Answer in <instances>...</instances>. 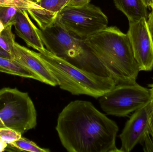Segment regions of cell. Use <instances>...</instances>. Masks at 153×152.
Here are the masks:
<instances>
[{
  "instance_id": "484cf974",
  "label": "cell",
  "mask_w": 153,
  "mask_h": 152,
  "mask_svg": "<svg viewBox=\"0 0 153 152\" xmlns=\"http://www.w3.org/2000/svg\"><path fill=\"white\" fill-rule=\"evenodd\" d=\"M8 146V144L0 139V152L4 151Z\"/></svg>"
},
{
  "instance_id": "f1b7e54d",
  "label": "cell",
  "mask_w": 153,
  "mask_h": 152,
  "mask_svg": "<svg viewBox=\"0 0 153 152\" xmlns=\"http://www.w3.org/2000/svg\"><path fill=\"white\" fill-rule=\"evenodd\" d=\"M30 1H32L35 2H36L38 0H30Z\"/></svg>"
},
{
  "instance_id": "9a60e30c",
  "label": "cell",
  "mask_w": 153,
  "mask_h": 152,
  "mask_svg": "<svg viewBox=\"0 0 153 152\" xmlns=\"http://www.w3.org/2000/svg\"><path fill=\"white\" fill-rule=\"evenodd\" d=\"M6 149L12 151L50 152L49 149L40 148L34 142L22 137L15 142L8 144Z\"/></svg>"
},
{
  "instance_id": "4fadbf2b",
  "label": "cell",
  "mask_w": 153,
  "mask_h": 152,
  "mask_svg": "<svg viewBox=\"0 0 153 152\" xmlns=\"http://www.w3.org/2000/svg\"><path fill=\"white\" fill-rule=\"evenodd\" d=\"M113 1L117 9L126 16L129 22L148 19V8L143 0H113Z\"/></svg>"
},
{
  "instance_id": "2e32d148",
  "label": "cell",
  "mask_w": 153,
  "mask_h": 152,
  "mask_svg": "<svg viewBox=\"0 0 153 152\" xmlns=\"http://www.w3.org/2000/svg\"><path fill=\"white\" fill-rule=\"evenodd\" d=\"M13 25L10 24L5 27L0 34V47L7 52L11 54L15 43V36L12 30Z\"/></svg>"
},
{
  "instance_id": "9c48e42d",
  "label": "cell",
  "mask_w": 153,
  "mask_h": 152,
  "mask_svg": "<svg viewBox=\"0 0 153 152\" xmlns=\"http://www.w3.org/2000/svg\"><path fill=\"white\" fill-rule=\"evenodd\" d=\"M153 111L149 104L133 113L119 136L121 143L120 152H130L142 142L149 133L150 117Z\"/></svg>"
},
{
  "instance_id": "ba28073f",
  "label": "cell",
  "mask_w": 153,
  "mask_h": 152,
  "mask_svg": "<svg viewBox=\"0 0 153 152\" xmlns=\"http://www.w3.org/2000/svg\"><path fill=\"white\" fill-rule=\"evenodd\" d=\"M127 34L140 71L152 70L153 42L147 27V20L142 18L129 22Z\"/></svg>"
},
{
  "instance_id": "6da1fadb",
  "label": "cell",
  "mask_w": 153,
  "mask_h": 152,
  "mask_svg": "<svg viewBox=\"0 0 153 152\" xmlns=\"http://www.w3.org/2000/svg\"><path fill=\"white\" fill-rule=\"evenodd\" d=\"M69 152H120L116 146L117 125L91 102L76 100L60 112L56 127Z\"/></svg>"
},
{
  "instance_id": "5bb4252c",
  "label": "cell",
  "mask_w": 153,
  "mask_h": 152,
  "mask_svg": "<svg viewBox=\"0 0 153 152\" xmlns=\"http://www.w3.org/2000/svg\"><path fill=\"white\" fill-rule=\"evenodd\" d=\"M0 72L40 81L38 77L25 66L14 60L1 56H0Z\"/></svg>"
},
{
  "instance_id": "7c38bea8",
  "label": "cell",
  "mask_w": 153,
  "mask_h": 152,
  "mask_svg": "<svg viewBox=\"0 0 153 152\" xmlns=\"http://www.w3.org/2000/svg\"><path fill=\"white\" fill-rule=\"evenodd\" d=\"M70 0H38V9L28 10V13L36 22L40 29H44L54 21L61 11L67 6Z\"/></svg>"
},
{
  "instance_id": "4316f807",
  "label": "cell",
  "mask_w": 153,
  "mask_h": 152,
  "mask_svg": "<svg viewBox=\"0 0 153 152\" xmlns=\"http://www.w3.org/2000/svg\"><path fill=\"white\" fill-rule=\"evenodd\" d=\"M147 8H151L153 9V0H143Z\"/></svg>"
},
{
  "instance_id": "e0dca14e",
  "label": "cell",
  "mask_w": 153,
  "mask_h": 152,
  "mask_svg": "<svg viewBox=\"0 0 153 152\" xmlns=\"http://www.w3.org/2000/svg\"><path fill=\"white\" fill-rule=\"evenodd\" d=\"M0 6H13L18 9L27 10L38 9L39 5L30 0H0Z\"/></svg>"
},
{
  "instance_id": "cb8c5ba5",
  "label": "cell",
  "mask_w": 153,
  "mask_h": 152,
  "mask_svg": "<svg viewBox=\"0 0 153 152\" xmlns=\"http://www.w3.org/2000/svg\"><path fill=\"white\" fill-rule=\"evenodd\" d=\"M148 86L150 88L149 89L150 91V96H151L150 105L152 108H153V84L148 85Z\"/></svg>"
},
{
  "instance_id": "8fae6325",
  "label": "cell",
  "mask_w": 153,
  "mask_h": 152,
  "mask_svg": "<svg viewBox=\"0 0 153 152\" xmlns=\"http://www.w3.org/2000/svg\"><path fill=\"white\" fill-rule=\"evenodd\" d=\"M16 34L29 47L41 52L45 50L39 31L31 21L27 10L18 9L14 18Z\"/></svg>"
},
{
  "instance_id": "8992f818",
  "label": "cell",
  "mask_w": 153,
  "mask_h": 152,
  "mask_svg": "<svg viewBox=\"0 0 153 152\" xmlns=\"http://www.w3.org/2000/svg\"><path fill=\"white\" fill-rule=\"evenodd\" d=\"M107 115L124 117L150 104V91L137 83L117 84L99 98Z\"/></svg>"
},
{
  "instance_id": "d4e9b609",
  "label": "cell",
  "mask_w": 153,
  "mask_h": 152,
  "mask_svg": "<svg viewBox=\"0 0 153 152\" xmlns=\"http://www.w3.org/2000/svg\"><path fill=\"white\" fill-rule=\"evenodd\" d=\"M0 56L11 59L10 54L6 51H4L1 47H0Z\"/></svg>"
},
{
  "instance_id": "3957f363",
  "label": "cell",
  "mask_w": 153,
  "mask_h": 152,
  "mask_svg": "<svg viewBox=\"0 0 153 152\" xmlns=\"http://www.w3.org/2000/svg\"><path fill=\"white\" fill-rule=\"evenodd\" d=\"M46 49L76 68L103 77H111L108 70L85 43L69 33L59 15L53 22L39 31Z\"/></svg>"
},
{
  "instance_id": "44dd1931",
  "label": "cell",
  "mask_w": 153,
  "mask_h": 152,
  "mask_svg": "<svg viewBox=\"0 0 153 152\" xmlns=\"http://www.w3.org/2000/svg\"><path fill=\"white\" fill-rule=\"evenodd\" d=\"M91 0H70L67 6L80 7L90 3Z\"/></svg>"
},
{
  "instance_id": "ac0fdd59",
  "label": "cell",
  "mask_w": 153,
  "mask_h": 152,
  "mask_svg": "<svg viewBox=\"0 0 153 152\" xmlns=\"http://www.w3.org/2000/svg\"><path fill=\"white\" fill-rule=\"evenodd\" d=\"M18 9L13 6H0V21L4 26L14 24V18Z\"/></svg>"
},
{
  "instance_id": "7402d4cb",
  "label": "cell",
  "mask_w": 153,
  "mask_h": 152,
  "mask_svg": "<svg viewBox=\"0 0 153 152\" xmlns=\"http://www.w3.org/2000/svg\"><path fill=\"white\" fill-rule=\"evenodd\" d=\"M147 25L153 42V9H152V12L148 15Z\"/></svg>"
},
{
  "instance_id": "5b68a950",
  "label": "cell",
  "mask_w": 153,
  "mask_h": 152,
  "mask_svg": "<svg viewBox=\"0 0 153 152\" xmlns=\"http://www.w3.org/2000/svg\"><path fill=\"white\" fill-rule=\"evenodd\" d=\"M36 125V108L27 93L16 88L0 90V128H9L22 134Z\"/></svg>"
},
{
  "instance_id": "d6986e66",
  "label": "cell",
  "mask_w": 153,
  "mask_h": 152,
  "mask_svg": "<svg viewBox=\"0 0 153 152\" xmlns=\"http://www.w3.org/2000/svg\"><path fill=\"white\" fill-rule=\"evenodd\" d=\"M22 134L9 128H0V139L9 144L18 140Z\"/></svg>"
},
{
  "instance_id": "7a4b0ae2",
  "label": "cell",
  "mask_w": 153,
  "mask_h": 152,
  "mask_svg": "<svg viewBox=\"0 0 153 152\" xmlns=\"http://www.w3.org/2000/svg\"><path fill=\"white\" fill-rule=\"evenodd\" d=\"M85 41L117 84L137 83L140 71L127 34L108 26Z\"/></svg>"
},
{
  "instance_id": "83f0119b",
  "label": "cell",
  "mask_w": 153,
  "mask_h": 152,
  "mask_svg": "<svg viewBox=\"0 0 153 152\" xmlns=\"http://www.w3.org/2000/svg\"><path fill=\"white\" fill-rule=\"evenodd\" d=\"M4 28H5V26H4V25L3 24L2 22L0 21V34L4 29Z\"/></svg>"
},
{
  "instance_id": "ffe728a7",
  "label": "cell",
  "mask_w": 153,
  "mask_h": 152,
  "mask_svg": "<svg viewBox=\"0 0 153 152\" xmlns=\"http://www.w3.org/2000/svg\"><path fill=\"white\" fill-rule=\"evenodd\" d=\"M140 144L144 145V151L146 152L153 151V141L150 137L149 133L147 134Z\"/></svg>"
},
{
  "instance_id": "277c9868",
  "label": "cell",
  "mask_w": 153,
  "mask_h": 152,
  "mask_svg": "<svg viewBox=\"0 0 153 152\" xmlns=\"http://www.w3.org/2000/svg\"><path fill=\"white\" fill-rule=\"evenodd\" d=\"M39 53L56 79L57 85L73 95H84L99 98L117 85L113 79L82 70L46 49Z\"/></svg>"
},
{
  "instance_id": "603a6c76",
  "label": "cell",
  "mask_w": 153,
  "mask_h": 152,
  "mask_svg": "<svg viewBox=\"0 0 153 152\" xmlns=\"http://www.w3.org/2000/svg\"><path fill=\"white\" fill-rule=\"evenodd\" d=\"M149 134L152 137L153 141V111L151 114L150 117V124H149Z\"/></svg>"
},
{
  "instance_id": "52a82bcc",
  "label": "cell",
  "mask_w": 153,
  "mask_h": 152,
  "mask_svg": "<svg viewBox=\"0 0 153 152\" xmlns=\"http://www.w3.org/2000/svg\"><path fill=\"white\" fill-rule=\"evenodd\" d=\"M58 15L66 30L82 39L105 29L108 23V17L102 10L90 3L80 7L66 6Z\"/></svg>"
},
{
  "instance_id": "30bf717a",
  "label": "cell",
  "mask_w": 153,
  "mask_h": 152,
  "mask_svg": "<svg viewBox=\"0 0 153 152\" xmlns=\"http://www.w3.org/2000/svg\"><path fill=\"white\" fill-rule=\"evenodd\" d=\"M14 60L35 73L40 82L55 87L57 81L39 53L36 52L15 42L11 54Z\"/></svg>"
}]
</instances>
